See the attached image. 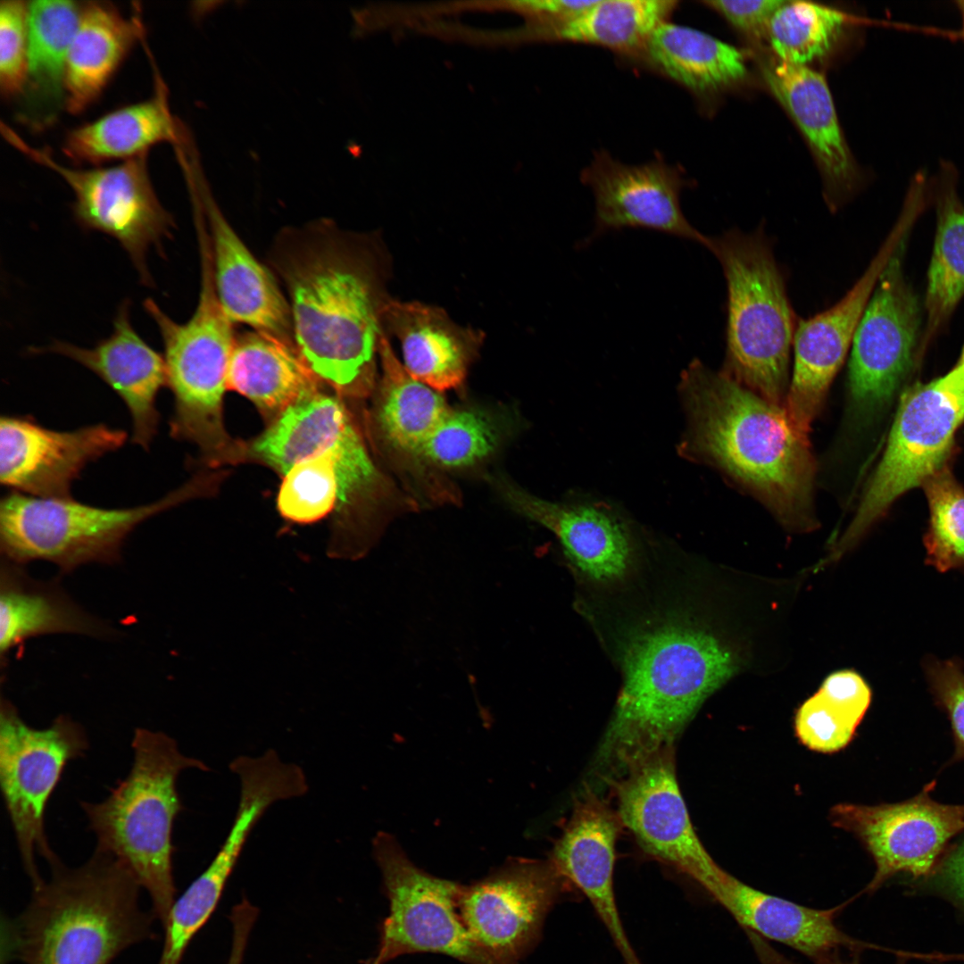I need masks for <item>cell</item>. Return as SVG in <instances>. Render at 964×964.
I'll return each instance as SVG.
<instances>
[{
    "mask_svg": "<svg viewBox=\"0 0 964 964\" xmlns=\"http://www.w3.org/2000/svg\"><path fill=\"white\" fill-rule=\"evenodd\" d=\"M269 260L287 289L295 345L308 368L343 395L367 396L387 298L364 241L321 219L281 229Z\"/></svg>",
    "mask_w": 964,
    "mask_h": 964,
    "instance_id": "1",
    "label": "cell"
},
{
    "mask_svg": "<svg viewBox=\"0 0 964 964\" xmlns=\"http://www.w3.org/2000/svg\"><path fill=\"white\" fill-rule=\"evenodd\" d=\"M682 386L692 455L760 503L786 531L817 529L818 459L809 435L785 407L698 360L684 372Z\"/></svg>",
    "mask_w": 964,
    "mask_h": 964,
    "instance_id": "2",
    "label": "cell"
},
{
    "mask_svg": "<svg viewBox=\"0 0 964 964\" xmlns=\"http://www.w3.org/2000/svg\"><path fill=\"white\" fill-rule=\"evenodd\" d=\"M685 614L660 619L627 642L621 691L596 756L611 780L673 746L704 701L740 668L727 644Z\"/></svg>",
    "mask_w": 964,
    "mask_h": 964,
    "instance_id": "3",
    "label": "cell"
},
{
    "mask_svg": "<svg viewBox=\"0 0 964 964\" xmlns=\"http://www.w3.org/2000/svg\"><path fill=\"white\" fill-rule=\"evenodd\" d=\"M21 914L4 921L2 960L22 964H110L152 939L156 920L139 904L140 885L113 855L96 848L70 868L56 855Z\"/></svg>",
    "mask_w": 964,
    "mask_h": 964,
    "instance_id": "4",
    "label": "cell"
},
{
    "mask_svg": "<svg viewBox=\"0 0 964 964\" xmlns=\"http://www.w3.org/2000/svg\"><path fill=\"white\" fill-rule=\"evenodd\" d=\"M907 237L880 275L855 331L843 412L819 458L830 476L849 479L868 470L882 420L919 357L922 310L904 278Z\"/></svg>",
    "mask_w": 964,
    "mask_h": 964,
    "instance_id": "5",
    "label": "cell"
},
{
    "mask_svg": "<svg viewBox=\"0 0 964 964\" xmlns=\"http://www.w3.org/2000/svg\"><path fill=\"white\" fill-rule=\"evenodd\" d=\"M131 769L100 802H81L96 849L120 860L148 893L151 911L162 927L176 900L172 841L174 822L184 809L177 789L187 769L209 770L184 755L177 742L160 731L137 727Z\"/></svg>",
    "mask_w": 964,
    "mask_h": 964,
    "instance_id": "6",
    "label": "cell"
},
{
    "mask_svg": "<svg viewBox=\"0 0 964 964\" xmlns=\"http://www.w3.org/2000/svg\"><path fill=\"white\" fill-rule=\"evenodd\" d=\"M727 287L723 372L785 407L790 386L794 320L785 283L763 229L710 237Z\"/></svg>",
    "mask_w": 964,
    "mask_h": 964,
    "instance_id": "7",
    "label": "cell"
},
{
    "mask_svg": "<svg viewBox=\"0 0 964 964\" xmlns=\"http://www.w3.org/2000/svg\"><path fill=\"white\" fill-rule=\"evenodd\" d=\"M201 285L192 316L179 323L151 298L144 308L163 344L167 386L174 399L170 435L195 444L208 464L225 462L236 442L222 423V399L236 342L232 322L217 294L212 254L200 253Z\"/></svg>",
    "mask_w": 964,
    "mask_h": 964,
    "instance_id": "8",
    "label": "cell"
},
{
    "mask_svg": "<svg viewBox=\"0 0 964 964\" xmlns=\"http://www.w3.org/2000/svg\"><path fill=\"white\" fill-rule=\"evenodd\" d=\"M964 422V345L944 375L906 388L900 396L883 454L866 479L852 518L832 542L827 560L855 547L891 505L946 467Z\"/></svg>",
    "mask_w": 964,
    "mask_h": 964,
    "instance_id": "9",
    "label": "cell"
},
{
    "mask_svg": "<svg viewBox=\"0 0 964 964\" xmlns=\"http://www.w3.org/2000/svg\"><path fill=\"white\" fill-rule=\"evenodd\" d=\"M203 487L197 478L153 503L112 509L11 491L0 503L2 559L22 566L46 561L63 574L88 563L114 564L137 526L201 494Z\"/></svg>",
    "mask_w": 964,
    "mask_h": 964,
    "instance_id": "10",
    "label": "cell"
},
{
    "mask_svg": "<svg viewBox=\"0 0 964 964\" xmlns=\"http://www.w3.org/2000/svg\"><path fill=\"white\" fill-rule=\"evenodd\" d=\"M388 900L376 953L366 964H385L411 953H436L465 964H508L473 939L460 911L462 885L418 868L396 840L379 832L372 842Z\"/></svg>",
    "mask_w": 964,
    "mask_h": 964,
    "instance_id": "11",
    "label": "cell"
},
{
    "mask_svg": "<svg viewBox=\"0 0 964 964\" xmlns=\"http://www.w3.org/2000/svg\"><path fill=\"white\" fill-rule=\"evenodd\" d=\"M85 729L67 715L46 728L28 725L4 697L0 704V786L25 872L32 887L43 882L36 853L56 856L45 831L47 802L66 765L85 756Z\"/></svg>",
    "mask_w": 964,
    "mask_h": 964,
    "instance_id": "12",
    "label": "cell"
},
{
    "mask_svg": "<svg viewBox=\"0 0 964 964\" xmlns=\"http://www.w3.org/2000/svg\"><path fill=\"white\" fill-rule=\"evenodd\" d=\"M1 131L16 149L66 182L74 194L72 210L79 224L114 238L128 253L142 283L151 286L147 254L152 248L162 251L175 222L152 185L147 153L115 166L75 169L62 165L47 151L28 145L4 123Z\"/></svg>",
    "mask_w": 964,
    "mask_h": 964,
    "instance_id": "13",
    "label": "cell"
},
{
    "mask_svg": "<svg viewBox=\"0 0 964 964\" xmlns=\"http://www.w3.org/2000/svg\"><path fill=\"white\" fill-rule=\"evenodd\" d=\"M321 454L335 462L342 508L380 496L385 479L351 414L337 397L320 390L290 405L256 438L237 442L232 461H259L284 476L297 462Z\"/></svg>",
    "mask_w": 964,
    "mask_h": 964,
    "instance_id": "14",
    "label": "cell"
},
{
    "mask_svg": "<svg viewBox=\"0 0 964 964\" xmlns=\"http://www.w3.org/2000/svg\"><path fill=\"white\" fill-rule=\"evenodd\" d=\"M921 204L904 201L901 215L862 276L835 305L801 320L794 336V370L785 409L794 424L809 434L826 402L880 275L919 213Z\"/></svg>",
    "mask_w": 964,
    "mask_h": 964,
    "instance_id": "15",
    "label": "cell"
},
{
    "mask_svg": "<svg viewBox=\"0 0 964 964\" xmlns=\"http://www.w3.org/2000/svg\"><path fill=\"white\" fill-rule=\"evenodd\" d=\"M568 884L551 860L512 859L462 885L460 911L480 947L518 964L540 941L545 918Z\"/></svg>",
    "mask_w": 964,
    "mask_h": 964,
    "instance_id": "16",
    "label": "cell"
},
{
    "mask_svg": "<svg viewBox=\"0 0 964 964\" xmlns=\"http://www.w3.org/2000/svg\"><path fill=\"white\" fill-rule=\"evenodd\" d=\"M935 786L932 781L918 795L897 803H841L831 809V822L853 834L876 864L865 892L877 890L899 873L927 878L950 841L964 831V805L935 801Z\"/></svg>",
    "mask_w": 964,
    "mask_h": 964,
    "instance_id": "17",
    "label": "cell"
},
{
    "mask_svg": "<svg viewBox=\"0 0 964 964\" xmlns=\"http://www.w3.org/2000/svg\"><path fill=\"white\" fill-rule=\"evenodd\" d=\"M615 782L620 822L644 851L707 892L723 868L694 829L676 777L674 747L650 754Z\"/></svg>",
    "mask_w": 964,
    "mask_h": 964,
    "instance_id": "18",
    "label": "cell"
},
{
    "mask_svg": "<svg viewBox=\"0 0 964 964\" xmlns=\"http://www.w3.org/2000/svg\"><path fill=\"white\" fill-rule=\"evenodd\" d=\"M127 432L104 423L59 431L29 416L0 419V481L24 494L70 499L84 468L120 449Z\"/></svg>",
    "mask_w": 964,
    "mask_h": 964,
    "instance_id": "19",
    "label": "cell"
},
{
    "mask_svg": "<svg viewBox=\"0 0 964 964\" xmlns=\"http://www.w3.org/2000/svg\"><path fill=\"white\" fill-rule=\"evenodd\" d=\"M210 235L215 285L232 323L295 345L292 312L271 272L246 247L213 200L198 162L185 171Z\"/></svg>",
    "mask_w": 964,
    "mask_h": 964,
    "instance_id": "20",
    "label": "cell"
},
{
    "mask_svg": "<svg viewBox=\"0 0 964 964\" xmlns=\"http://www.w3.org/2000/svg\"><path fill=\"white\" fill-rule=\"evenodd\" d=\"M595 199L594 236L624 229L660 231L708 246L680 205L685 183L667 164L627 165L602 157L585 173Z\"/></svg>",
    "mask_w": 964,
    "mask_h": 964,
    "instance_id": "21",
    "label": "cell"
},
{
    "mask_svg": "<svg viewBox=\"0 0 964 964\" xmlns=\"http://www.w3.org/2000/svg\"><path fill=\"white\" fill-rule=\"evenodd\" d=\"M29 352L56 353L96 374L125 403L132 419V443L146 451L150 449L160 423L156 398L160 390L167 386V370L163 355L133 328L129 300L119 307L112 334L95 346L54 341L30 348Z\"/></svg>",
    "mask_w": 964,
    "mask_h": 964,
    "instance_id": "22",
    "label": "cell"
},
{
    "mask_svg": "<svg viewBox=\"0 0 964 964\" xmlns=\"http://www.w3.org/2000/svg\"><path fill=\"white\" fill-rule=\"evenodd\" d=\"M761 72L806 138L824 179L827 205L837 211L856 190L859 175L824 76L808 66L779 60L764 62Z\"/></svg>",
    "mask_w": 964,
    "mask_h": 964,
    "instance_id": "23",
    "label": "cell"
},
{
    "mask_svg": "<svg viewBox=\"0 0 964 964\" xmlns=\"http://www.w3.org/2000/svg\"><path fill=\"white\" fill-rule=\"evenodd\" d=\"M502 493L517 512L553 533L586 578L611 583L630 571L633 543L625 525L612 513L594 505L546 501L509 483L502 485Z\"/></svg>",
    "mask_w": 964,
    "mask_h": 964,
    "instance_id": "24",
    "label": "cell"
},
{
    "mask_svg": "<svg viewBox=\"0 0 964 964\" xmlns=\"http://www.w3.org/2000/svg\"><path fill=\"white\" fill-rule=\"evenodd\" d=\"M744 928L785 944L816 964L840 953L864 949L865 943L840 929L838 907L818 910L760 891L722 870L707 892Z\"/></svg>",
    "mask_w": 964,
    "mask_h": 964,
    "instance_id": "25",
    "label": "cell"
},
{
    "mask_svg": "<svg viewBox=\"0 0 964 964\" xmlns=\"http://www.w3.org/2000/svg\"><path fill=\"white\" fill-rule=\"evenodd\" d=\"M382 325L398 338L407 371L439 392L461 385L484 338L481 331L454 323L443 309L419 302L387 299Z\"/></svg>",
    "mask_w": 964,
    "mask_h": 964,
    "instance_id": "26",
    "label": "cell"
},
{
    "mask_svg": "<svg viewBox=\"0 0 964 964\" xmlns=\"http://www.w3.org/2000/svg\"><path fill=\"white\" fill-rule=\"evenodd\" d=\"M68 633L93 637L112 636L115 631L86 612L56 580L31 578L22 565L2 559L0 569V657L32 637Z\"/></svg>",
    "mask_w": 964,
    "mask_h": 964,
    "instance_id": "27",
    "label": "cell"
},
{
    "mask_svg": "<svg viewBox=\"0 0 964 964\" xmlns=\"http://www.w3.org/2000/svg\"><path fill=\"white\" fill-rule=\"evenodd\" d=\"M149 99L112 111L71 129L62 151L76 163L98 164L128 160L162 142L178 145L187 141L184 128L171 114L167 90L160 77Z\"/></svg>",
    "mask_w": 964,
    "mask_h": 964,
    "instance_id": "28",
    "label": "cell"
},
{
    "mask_svg": "<svg viewBox=\"0 0 964 964\" xmlns=\"http://www.w3.org/2000/svg\"><path fill=\"white\" fill-rule=\"evenodd\" d=\"M82 6L73 1L28 3L29 45L23 117L36 129L50 125L65 106L70 45Z\"/></svg>",
    "mask_w": 964,
    "mask_h": 964,
    "instance_id": "29",
    "label": "cell"
},
{
    "mask_svg": "<svg viewBox=\"0 0 964 964\" xmlns=\"http://www.w3.org/2000/svg\"><path fill=\"white\" fill-rule=\"evenodd\" d=\"M320 382L295 345L254 330L236 336L228 389L250 399L271 421L319 391Z\"/></svg>",
    "mask_w": 964,
    "mask_h": 964,
    "instance_id": "30",
    "label": "cell"
},
{
    "mask_svg": "<svg viewBox=\"0 0 964 964\" xmlns=\"http://www.w3.org/2000/svg\"><path fill=\"white\" fill-rule=\"evenodd\" d=\"M141 35L140 21L125 18L110 4L82 6L67 56L65 107L70 112L84 111L99 96Z\"/></svg>",
    "mask_w": 964,
    "mask_h": 964,
    "instance_id": "31",
    "label": "cell"
},
{
    "mask_svg": "<svg viewBox=\"0 0 964 964\" xmlns=\"http://www.w3.org/2000/svg\"><path fill=\"white\" fill-rule=\"evenodd\" d=\"M378 356L382 372L373 421L391 448L417 458L421 445L450 408L439 391L407 371L385 332L379 338Z\"/></svg>",
    "mask_w": 964,
    "mask_h": 964,
    "instance_id": "32",
    "label": "cell"
},
{
    "mask_svg": "<svg viewBox=\"0 0 964 964\" xmlns=\"http://www.w3.org/2000/svg\"><path fill=\"white\" fill-rule=\"evenodd\" d=\"M644 52L665 75L701 95L724 90L747 74L739 49L696 29L669 21L655 29Z\"/></svg>",
    "mask_w": 964,
    "mask_h": 964,
    "instance_id": "33",
    "label": "cell"
},
{
    "mask_svg": "<svg viewBox=\"0 0 964 964\" xmlns=\"http://www.w3.org/2000/svg\"><path fill=\"white\" fill-rule=\"evenodd\" d=\"M957 182L952 164L943 162L936 187V232L927 272V320L919 357L964 295V204Z\"/></svg>",
    "mask_w": 964,
    "mask_h": 964,
    "instance_id": "34",
    "label": "cell"
},
{
    "mask_svg": "<svg viewBox=\"0 0 964 964\" xmlns=\"http://www.w3.org/2000/svg\"><path fill=\"white\" fill-rule=\"evenodd\" d=\"M677 4L674 0H594L567 21L540 25L539 34L552 40L596 45L622 53L644 52Z\"/></svg>",
    "mask_w": 964,
    "mask_h": 964,
    "instance_id": "35",
    "label": "cell"
},
{
    "mask_svg": "<svg viewBox=\"0 0 964 964\" xmlns=\"http://www.w3.org/2000/svg\"><path fill=\"white\" fill-rule=\"evenodd\" d=\"M256 825L246 812L235 815L230 830L204 871L177 898L162 927L157 964H180L195 935L214 912L246 839Z\"/></svg>",
    "mask_w": 964,
    "mask_h": 964,
    "instance_id": "36",
    "label": "cell"
},
{
    "mask_svg": "<svg viewBox=\"0 0 964 964\" xmlns=\"http://www.w3.org/2000/svg\"><path fill=\"white\" fill-rule=\"evenodd\" d=\"M846 22L845 14L836 9L785 1L773 14L766 37L779 61L807 66L832 51Z\"/></svg>",
    "mask_w": 964,
    "mask_h": 964,
    "instance_id": "37",
    "label": "cell"
},
{
    "mask_svg": "<svg viewBox=\"0 0 964 964\" xmlns=\"http://www.w3.org/2000/svg\"><path fill=\"white\" fill-rule=\"evenodd\" d=\"M503 437L498 420L478 408L450 409L421 445L417 458L444 469L476 464L491 455Z\"/></svg>",
    "mask_w": 964,
    "mask_h": 964,
    "instance_id": "38",
    "label": "cell"
},
{
    "mask_svg": "<svg viewBox=\"0 0 964 964\" xmlns=\"http://www.w3.org/2000/svg\"><path fill=\"white\" fill-rule=\"evenodd\" d=\"M922 486L929 511L923 538L926 563L939 572H964V487L947 467Z\"/></svg>",
    "mask_w": 964,
    "mask_h": 964,
    "instance_id": "39",
    "label": "cell"
},
{
    "mask_svg": "<svg viewBox=\"0 0 964 964\" xmlns=\"http://www.w3.org/2000/svg\"><path fill=\"white\" fill-rule=\"evenodd\" d=\"M278 509L287 520L312 523L338 503V480L332 457L321 454L297 462L283 476Z\"/></svg>",
    "mask_w": 964,
    "mask_h": 964,
    "instance_id": "40",
    "label": "cell"
},
{
    "mask_svg": "<svg viewBox=\"0 0 964 964\" xmlns=\"http://www.w3.org/2000/svg\"><path fill=\"white\" fill-rule=\"evenodd\" d=\"M28 3L2 1L0 4V86L6 97L23 91L28 57Z\"/></svg>",
    "mask_w": 964,
    "mask_h": 964,
    "instance_id": "41",
    "label": "cell"
},
{
    "mask_svg": "<svg viewBox=\"0 0 964 964\" xmlns=\"http://www.w3.org/2000/svg\"><path fill=\"white\" fill-rule=\"evenodd\" d=\"M857 727L818 692L800 706L794 718L799 741L810 750L824 753L845 748L854 737Z\"/></svg>",
    "mask_w": 964,
    "mask_h": 964,
    "instance_id": "42",
    "label": "cell"
},
{
    "mask_svg": "<svg viewBox=\"0 0 964 964\" xmlns=\"http://www.w3.org/2000/svg\"><path fill=\"white\" fill-rule=\"evenodd\" d=\"M925 673L934 700L950 721L955 751L951 763L964 760V666L959 659L927 658Z\"/></svg>",
    "mask_w": 964,
    "mask_h": 964,
    "instance_id": "43",
    "label": "cell"
},
{
    "mask_svg": "<svg viewBox=\"0 0 964 964\" xmlns=\"http://www.w3.org/2000/svg\"><path fill=\"white\" fill-rule=\"evenodd\" d=\"M818 693L846 719L859 727L868 711L872 692L866 680L853 670L830 674Z\"/></svg>",
    "mask_w": 964,
    "mask_h": 964,
    "instance_id": "44",
    "label": "cell"
},
{
    "mask_svg": "<svg viewBox=\"0 0 964 964\" xmlns=\"http://www.w3.org/2000/svg\"><path fill=\"white\" fill-rule=\"evenodd\" d=\"M785 3L781 0L705 1L704 4L722 15L734 28L749 37L767 36L769 23L775 12Z\"/></svg>",
    "mask_w": 964,
    "mask_h": 964,
    "instance_id": "45",
    "label": "cell"
},
{
    "mask_svg": "<svg viewBox=\"0 0 964 964\" xmlns=\"http://www.w3.org/2000/svg\"><path fill=\"white\" fill-rule=\"evenodd\" d=\"M930 886L964 907V836L947 850L933 873Z\"/></svg>",
    "mask_w": 964,
    "mask_h": 964,
    "instance_id": "46",
    "label": "cell"
},
{
    "mask_svg": "<svg viewBox=\"0 0 964 964\" xmlns=\"http://www.w3.org/2000/svg\"><path fill=\"white\" fill-rule=\"evenodd\" d=\"M594 0H534L513 3L523 12L536 17L539 25L567 21L594 4Z\"/></svg>",
    "mask_w": 964,
    "mask_h": 964,
    "instance_id": "47",
    "label": "cell"
},
{
    "mask_svg": "<svg viewBox=\"0 0 964 964\" xmlns=\"http://www.w3.org/2000/svg\"><path fill=\"white\" fill-rule=\"evenodd\" d=\"M251 931V927L243 923L233 926L231 949L227 964L243 963Z\"/></svg>",
    "mask_w": 964,
    "mask_h": 964,
    "instance_id": "48",
    "label": "cell"
},
{
    "mask_svg": "<svg viewBox=\"0 0 964 964\" xmlns=\"http://www.w3.org/2000/svg\"><path fill=\"white\" fill-rule=\"evenodd\" d=\"M896 954L899 957H902V958H904V959H907V958H913L914 959L915 958V959L925 960H929V961H942V962L951 961V960H961V961H964V953L946 954V953H940V952H933V953L925 954V953H911V952H897Z\"/></svg>",
    "mask_w": 964,
    "mask_h": 964,
    "instance_id": "49",
    "label": "cell"
},
{
    "mask_svg": "<svg viewBox=\"0 0 964 964\" xmlns=\"http://www.w3.org/2000/svg\"><path fill=\"white\" fill-rule=\"evenodd\" d=\"M858 953L855 954L852 960H844L840 957V953H837L829 959L824 960L820 964H860L858 958ZM896 964H905V959L899 957Z\"/></svg>",
    "mask_w": 964,
    "mask_h": 964,
    "instance_id": "50",
    "label": "cell"
},
{
    "mask_svg": "<svg viewBox=\"0 0 964 964\" xmlns=\"http://www.w3.org/2000/svg\"><path fill=\"white\" fill-rule=\"evenodd\" d=\"M957 4L959 6V10L960 12L961 18H962V30H963V36H964V1H958Z\"/></svg>",
    "mask_w": 964,
    "mask_h": 964,
    "instance_id": "51",
    "label": "cell"
}]
</instances>
